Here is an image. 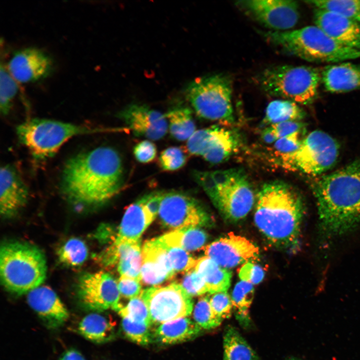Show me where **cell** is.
<instances>
[{"label":"cell","mask_w":360,"mask_h":360,"mask_svg":"<svg viewBox=\"0 0 360 360\" xmlns=\"http://www.w3.org/2000/svg\"><path fill=\"white\" fill-rule=\"evenodd\" d=\"M123 182L120 154L112 148L100 146L80 153L66 162L60 188L62 196L72 205L94 208L116 196Z\"/></svg>","instance_id":"6da1fadb"},{"label":"cell","mask_w":360,"mask_h":360,"mask_svg":"<svg viewBox=\"0 0 360 360\" xmlns=\"http://www.w3.org/2000/svg\"><path fill=\"white\" fill-rule=\"evenodd\" d=\"M314 192L325 234L340 236L360 224V160L322 178Z\"/></svg>","instance_id":"7a4b0ae2"},{"label":"cell","mask_w":360,"mask_h":360,"mask_svg":"<svg viewBox=\"0 0 360 360\" xmlns=\"http://www.w3.org/2000/svg\"><path fill=\"white\" fill-rule=\"evenodd\" d=\"M254 220L272 245L284 248L296 244L304 206L300 194L280 180L264 184L256 195Z\"/></svg>","instance_id":"3957f363"},{"label":"cell","mask_w":360,"mask_h":360,"mask_svg":"<svg viewBox=\"0 0 360 360\" xmlns=\"http://www.w3.org/2000/svg\"><path fill=\"white\" fill-rule=\"evenodd\" d=\"M194 176L225 218L235 222L240 220L252 208L255 195L243 169L196 172Z\"/></svg>","instance_id":"277c9868"},{"label":"cell","mask_w":360,"mask_h":360,"mask_svg":"<svg viewBox=\"0 0 360 360\" xmlns=\"http://www.w3.org/2000/svg\"><path fill=\"white\" fill-rule=\"evenodd\" d=\"M266 40L287 54L310 62L339 63L360 58V50L344 46L316 26L264 32Z\"/></svg>","instance_id":"5b68a950"},{"label":"cell","mask_w":360,"mask_h":360,"mask_svg":"<svg viewBox=\"0 0 360 360\" xmlns=\"http://www.w3.org/2000/svg\"><path fill=\"white\" fill-rule=\"evenodd\" d=\"M47 272L46 258L37 246L28 242L9 240L0 248V276L4 288L22 295L42 286Z\"/></svg>","instance_id":"8992f818"},{"label":"cell","mask_w":360,"mask_h":360,"mask_svg":"<svg viewBox=\"0 0 360 360\" xmlns=\"http://www.w3.org/2000/svg\"><path fill=\"white\" fill-rule=\"evenodd\" d=\"M320 80L321 72L316 68L280 65L264 70L258 80L270 95L306 104L317 97Z\"/></svg>","instance_id":"52a82bcc"},{"label":"cell","mask_w":360,"mask_h":360,"mask_svg":"<svg viewBox=\"0 0 360 360\" xmlns=\"http://www.w3.org/2000/svg\"><path fill=\"white\" fill-rule=\"evenodd\" d=\"M231 79L223 74L199 77L192 81L186 96L200 118L232 124L234 121Z\"/></svg>","instance_id":"ba28073f"},{"label":"cell","mask_w":360,"mask_h":360,"mask_svg":"<svg viewBox=\"0 0 360 360\" xmlns=\"http://www.w3.org/2000/svg\"><path fill=\"white\" fill-rule=\"evenodd\" d=\"M100 131L98 128L38 118L28 120L16 128L19 140L37 160L52 157L74 136Z\"/></svg>","instance_id":"9c48e42d"},{"label":"cell","mask_w":360,"mask_h":360,"mask_svg":"<svg viewBox=\"0 0 360 360\" xmlns=\"http://www.w3.org/2000/svg\"><path fill=\"white\" fill-rule=\"evenodd\" d=\"M338 145L329 134L314 130L302 140L296 150L278 158L284 168L311 175L320 174L331 168L338 154Z\"/></svg>","instance_id":"30bf717a"},{"label":"cell","mask_w":360,"mask_h":360,"mask_svg":"<svg viewBox=\"0 0 360 360\" xmlns=\"http://www.w3.org/2000/svg\"><path fill=\"white\" fill-rule=\"evenodd\" d=\"M242 144L240 135L236 130L218 126L198 130L188 140V152L200 156L212 164L228 160Z\"/></svg>","instance_id":"8fae6325"},{"label":"cell","mask_w":360,"mask_h":360,"mask_svg":"<svg viewBox=\"0 0 360 360\" xmlns=\"http://www.w3.org/2000/svg\"><path fill=\"white\" fill-rule=\"evenodd\" d=\"M153 324H162L189 316L193 300L180 284L153 286L142 290Z\"/></svg>","instance_id":"7c38bea8"},{"label":"cell","mask_w":360,"mask_h":360,"mask_svg":"<svg viewBox=\"0 0 360 360\" xmlns=\"http://www.w3.org/2000/svg\"><path fill=\"white\" fill-rule=\"evenodd\" d=\"M162 223L173 230L200 228L208 224L210 216L194 198L184 192H164L158 212Z\"/></svg>","instance_id":"4fadbf2b"},{"label":"cell","mask_w":360,"mask_h":360,"mask_svg":"<svg viewBox=\"0 0 360 360\" xmlns=\"http://www.w3.org/2000/svg\"><path fill=\"white\" fill-rule=\"evenodd\" d=\"M236 4L247 15L274 31H286L298 23L299 6L292 0H244Z\"/></svg>","instance_id":"5bb4252c"},{"label":"cell","mask_w":360,"mask_h":360,"mask_svg":"<svg viewBox=\"0 0 360 360\" xmlns=\"http://www.w3.org/2000/svg\"><path fill=\"white\" fill-rule=\"evenodd\" d=\"M77 294L82 306L94 312L109 308L115 311L120 304L118 282L104 272L82 275L78 280Z\"/></svg>","instance_id":"9a60e30c"},{"label":"cell","mask_w":360,"mask_h":360,"mask_svg":"<svg viewBox=\"0 0 360 360\" xmlns=\"http://www.w3.org/2000/svg\"><path fill=\"white\" fill-rule=\"evenodd\" d=\"M205 256L224 268L235 267L255 260L258 248L244 237L233 232L220 238L203 248Z\"/></svg>","instance_id":"2e32d148"},{"label":"cell","mask_w":360,"mask_h":360,"mask_svg":"<svg viewBox=\"0 0 360 360\" xmlns=\"http://www.w3.org/2000/svg\"><path fill=\"white\" fill-rule=\"evenodd\" d=\"M117 116L136 136L158 140L168 131V123L165 115L144 104H130L120 110Z\"/></svg>","instance_id":"e0dca14e"},{"label":"cell","mask_w":360,"mask_h":360,"mask_svg":"<svg viewBox=\"0 0 360 360\" xmlns=\"http://www.w3.org/2000/svg\"><path fill=\"white\" fill-rule=\"evenodd\" d=\"M52 58L42 50L28 48L14 54L9 61L8 70L12 77L20 83L34 82L52 73Z\"/></svg>","instance_id":"ac0fdd59"},{"label":"cell","mask_w":360,"mask_h":360,"mask_svg":"<svg viewBox=\"0 0 360 360\" xmlns=\"http://www.w3.org/2000/svg\"><path fill=\"white\" fill-rule=\"evenodd\" d=\"M175 274L169 260L167 246L160 237L146 241L142 247V282L156 286Z\"/></svg>","instance_id":"d6986e66"},{"label":"cell","mask_w":360,"mask_h":360,"mask_svg":"<svg viewBox=\"0 0 360 360\" xmlns=\"http://www.w3.org/2000/svg\"><path fill=\"white\" fill-rule=\"evenodd\" d=\"M0 212L4 218L15 216L26 204L28 188L16 169L6 164L0 170Z\"/></svg>","instance_id":"ffe728a7"},{"label":"cell","mask_w":360,"mask_h":360,"mask_svg":"<svg viewBox=\"0 0 360 360\" xmlns=\"http://www.w3.org/2000/svg\"><path fill=\"white\" fill-rule=\"evenodd\" d=\"M315 26L338 42L360 50V24L330 10L315 8Z\"/></svg>","instance_id":"44dd1931"},{"label":"cell","mask_w":360,"mask_h":360,"mask_svg":"<svg viewBox=\"0 0 360 360\" xmlns=\"http://www.w3.org/2000/svg\"><path fill=\"white\" fill-rule=\"evenodd\" d=\"M26 300L48 328H59L69 317L66 307L49 286H40L32 290L27 294Z\"/></svg>","instance_id":"7402d4cb"},{"label":"cell","mask_w":360,"mask_h":360,"mask_svg":"<svg viewBox=\"0 0 360 360\" xmlns=\"http://www.w3.org/2000/svg\"><path fill=\"white\" fill-rule=\"evenodd\" d=\"M321 80L326 90L332 93L360 89V65L339 62L324 67Z\"/></svg>","instance_id":"603a6c76"},{"label":"cell","mask_w":360,"mask_h":360,"mask_svg":"<svg viewBox=\"0 0 360 360\" xmlns=\"http://www.w3.org/2000/svg\"><path fill=\"white\" fill-rule=\"evenodd\" d=\"M154 218L146 206L144 195L126 208L116 239L140 240L142 233Z\"/></svg>","instance_id":"cb8c5ba5"},{"label":"cell","mask_w":360,"mask_h":360,"mask_svg":"<svg viewBox=\"0 0 360 360\" xmlns=\"http://www.w3.org/2000/svg\"><path fill=\"white\" fill-rule=\"evenodd\" d=\"M111 246L116 252L117 268L120 276L142 281V248L140 241L114 240Z\"/></svg>","instance_id":"d4e9b609"},{"label":"cell","mask_w":360,"mask_h":360,"mask_svg":"<svg viewBox=\"0 0 360 360\" xmlns=\"http://www.w3.org/2000/svg\"><path fill=\"white\" fill-rule=\"evenodd\" d=\"M201 330L194 321L186 316L160 324L154 332V338L163 344H176L196 338Z\"/></svg>","instance_id":"484cf974"},{"label":"cell","mask_w":360,"mask_h":360,"mask_svg":"<svg viewBox=\"0 0 360 360\" xmlns=\"http://www.w3.org/2000/svg\"><path fill=\"white\" fill-rule=\"evenodd\" d=\"M194 269L204 278L211 294L227 292L230 286L232 272L205 256L196 260Z\"/></svg>","instance_id":"4316f807"},{"label":"cell","mask_w":360,"mask_h":360,"mask_svg":"<svg viewBox=\"0 0 360 360\" xmlns=\"http://www.w3.org/2000/svg\"><path fill=\"white\" fill-rule=\"evenodd\" d=\"M115 324L112 320L98 312L89 314L78 324L79 332L86 339L96 343L112 340L114 336Z\"/></svg>","instance_id":"83f0119b"},{"label":"cell","mask_w":360,"mask_h":360,"mask_svg":"<svg viewBox=\"0 0 360 360\" xmlns=\"http://www.w3.org/2000/svg\"><path fill=\"white\" fill-rule=\"evenodd\" d=\"M222 360H260L256 352L234 327L228 326L223 336Z\"/></svg>","instance_id":"f1b7e54d"},{"label":"cell","mask_w":360,"mask_h":360,"mask_svg":"<svg viewBox=\"0 0 360 360\" xmlns=\"http://www.w3.org/2000/svg\"><path fill=\"white\" fill-rule=\"evenodd\" d=\"M171 136L176 140H188L196 131V126L191 110L183 105L170 108L164 114Z\"/></svg>","instance_id":"f546056e"},{"label":"cell","mask_w":360,"mask_h":360,"mask_svg":"<svg viewBox=\"0 0 360 360\" xmlns=\"http://www.w3.org/2000/svg\"><path fill=\"white\" fill-rule=\"evenodd\" d=\"M159 237L166 246L187 252L202 248L207 240L206 234L199 228L173 230Z\"/></svg>","instance_id":"4dcf8cb0"},{"label":"cell","mask_w":360,"mask_h":360,"mask_svg":"<svg viewBox=\"0 0 360 360\" xmlns=\"http://www.w3.org/2000/svg\"><path fill=\"white\" fill-rule=\"evenodd\" d=\"M305 113L298 104L287 100H276L269 103L263 123L268 126L288 121H298Z\"/></svg>","instance_id":"1f68e13d"},{"label":"cell","mask_w":360,"mask_h":360,"mask_svg":"<svg viewBox=\"0 0 360 360\" xmlns=\"http://www.w3.org/2000/svg\"><path fill=\"white\" fill-rule=\"evenodd\" d=\"M254 296L253 284L242 280L234 287L232 294V302L236 318L244 328L250 324L249 308Z\"/></svg>","instance_id":"d6a6232c"},{"label":"cell","mask_w":360,"mask_h":360,"mask_svg":"<svg viewBox=\"0 0 360 360\" xmlns=\"http://www.w3.org/2000/svg\"><path fill=\"white\" fill-rule=\"evenodd\" d=\"M306 2L314 8L338 13L360 24V0H314Z\"/></svg>","instance_id":"836d02e7"},{"label":"cell","mask_w":360,"mask_h":360,"mask_svg":"<svg viewBox=\"0 0 360 360\" xmlns=\"http://www.w3.org/2000/svg\"><path fill=\"white\" fill-rule=\"evenodd\" d=\"M60 262L66 265L76 266L82 264L88 256V249L80 239L72 238L67 240L57 252Z\"/></svg>","instance_id":"e575fe53"},{"label":"cell","mask_w":360,"mask_h":360,"mask_svg":"<svg viewBox=\"0 0 360 360\" xmlns=\"http://www.w3.org/2000/svg\"><path fill=\"white\" fill-rule=\"evenodd\" d=\"M115 311L122 318L150 326L153 324L148 306L140 295L130 299L126 306L120 304Z\"/></svg>","instance_id":"d590c367"},{"label":"cell","mask_w":360,"mask_h":360,"mask_svg":"<svg viewBox=\"0 0 360 360\" xmlns=\"http://www.w3.org/2000/svg\"><path fill=\"white\" fill-rule=\"evenodd\" d=\"M0 68V112L5 116L12 108L18 86L16 80L2 64Z\"/></svg>","instance_id":"8d00e7d4"},{"label":"cell","mask_w":360,"mask_h":360,"mask_svg":"<svg viewBox=\"0 0 360 360\" xmlns=\"http://www.w3.org/2000/svg\"><path fill=\"white\" fill-rule=\"evenodd\" d=\"M152 326L137 322L126 318H122L121 327L124 335L132 342L146 346L153 340L154 332L151 330Z\"/></svg>","instance_id":"74e56055"},{"label":"cell","mask_w":360,"mask_h":360,"mask_svg":"<svg viewBox=\"0 0 360 360\" xmlns=\"http://www.w3.org/2000/svg\"><path fill=\"white\" fill-rule=\"evenodd\" d=\"M192 312L194 321L202 328H214L219 326L222 322V320L214 314L210 306L208 296L200 298Z\"/></svg>","instance_id":"f35d334b"},{"label":"cell","mask_w":360,"mask_h":360,"mask_svg":"<svg viewBox=\"0 0 360 360\" xmlns=\"http://www.w3.org/2000/svg\"><path fill=\"white\" fill-rule=\"evenodd\" d=\"M186 162L184 151L178 147L172 146L164 150L158 158L160 168L165 171H174L183 167Z\"/></svg>","instance_id":"ab89813d"},{"label":"cell","mask_w":360,"mask_h":360,"mask_svg":"<svg viewBox=\"0 0 360 360\" xmlns=\"http://www.w3.org/2000/svg\"><path fill=\"white\" fill-rule=\"evenodd\" d=\"M168 254L172 268L175 274L187 272L194 269L196 260L187 251L178 248L167 246Z\"/></svg>","instance_id":"60d3db41"},{"label":"cell","mask_w":360,"mask_h":360,"mask_svg":"<svg viewBox=\"0 0 360 360\" xmlns=\"http://www.w3.org/2000/svg\"><path fill=\"white\" fill-rule=\"evenodd\" d=\"M209 297L210 303L216 316L223 320L228 318L232 314V299L227 292H218L212 294Z\"/></svg>","instance_id":"b9f144b4"},{"label":"cell","mask_w":360,"mask_h":360,"mask_svg":"<svg viewBox=\"0 0 360 360\" xmlns=\"http://www.w3.org/2000/svg\"><path fill=\"white\" fill-rule=\"evenodd\" d=\"M180 284L191 296H200L208 292L204 278L194 269L186 273Z\"/></svg>","instance_id":"7bdbcfd3"},{"label":"cell","mask_w":360,"mask_h":360,"mask_svg":"<svg viewBox=\"0 0 360 360\" xmlns=\"http://www.w3.org/2000/svg\"><path fill=\"white\" fill-rule=\"evenodd\" d=\"M302 132H295L278 139L274 144L275 155L278 158L290 154L298 150L302 139Z\"/></svg>","instance_id":"ee69618b"},{"label":"cell","mask_w":360,"mask_h":360,"mask_svg":"<svg viewBox=\"0 0 360 360\" xmlns=\"http://www.w3.org/2000/svg\"><path fill=\"white\" fill-rule=\"evenodd\" d=\"M238 276L241 280L256 284L260 282L264 276L262 268L251 262L244 264L238 270Z\"/></svg>","instance_id":"f6af8a7d"},{"label":"cell","mask_w":360,"mask_h":360,"mask_svg":"<svg viewBox=\"0 0 360 360\" xmlns=\"http://www.w3.org/2000/svg\"><path fill=\"white\" fill-rule=\"evenodd\" d=\"M118 286L120 295L130 300L139 296L142 292L140 281L136 279L120 276Z\"/></svg>","instance_id":"bcb514c9"},{"label":"cell","mask_w":360,"mask_h":360,"mask_svg":"<svg viewBox=\"0 0 360 360\" xmlns=\"http://www.w3.org/2000/svg\"><path fill=\"white\" fill-rule=\"evenodd\" d=\"M133 152L136 159L141 163H148L153 160L156 155L155 144L148 140H142L136 144Z\"/></svg>","instance_id":"7dc6e473"},{"label":"cell","mask_w":360,"mask_h":360,"mask_svg":"<svg viewBox=\"0 0 360 360\" xmlns=\"http://www.w3.org/2000/svg\"><path fill=\"white\" fill-rule=\"evenodd\" d=\"M278 139L295 132H302L304 125L298 121H288L270 125Z\"/></svg>","instance_id":"c3c4849f"},{"label":"cell","mask_w":360,"mask_h":360,"mask_svg":"<svg viewBox=\"0 0 360 360\" xmlns=\"http://www.w3.org/2000/svg\"><path fill=\"white\" fill-rule=\"evenodd\" d=\"M261 138L262 140L267 144H274L278 140L271 126L265 128L262 130Z\"/></svg>","instance_id":"681fc988"},{"label":"cell","mask_w":360,"mask_h":360,"mask_svg":"<svg viewBox=\"0 0 360 360\" xmlns=\"http://www.w3.org/2000/svg\"><path fill=\"white\" fill-rule=\"evenodd\" d=\"M59 360H86L78 351L70 349L64 352Z\"/></svg>","instance_id":"f907efd6"},{"label":"cell","mask_w":360,"mask_h":360,"mask_svg":"<svg viewBox=\"0 0 360 360\" xmlns=\"http://www.w3.org/2000/svg\"><path fill=\"white\" fill-rule=\"evenodd\" d=\"M288 360H297V359H296V358H292L288 359Z\"/></svg>","instance_id":"816d5d0a"}]
</instances>
